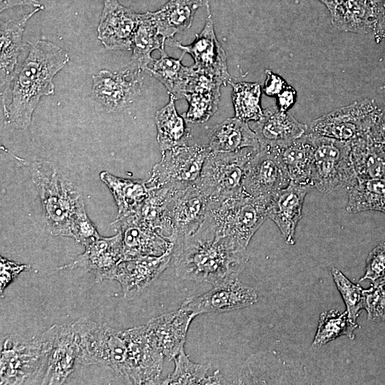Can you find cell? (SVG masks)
Here are the masks:
<instances>
[{"mask_svg":"<svg viewBox=\"0 0 385 385\" xmlns=\"http://www.w3.org/2000/svg\"><path fill=\"white\" fill-rule=\"evenodd\" d=\"M166 207L176 238L194 233L203 222L210 200L194 184L183 188H168Z\"/></svg>","mask_w":385,"mask_h":385,"instance_id":"2e32d148","label":"cell"},{"mask_svg":"<svg viewBox=\"0 0 385 385\" xmlns=\"http://www.w3.org/2000/svg\"><path fill=\"white\" fill-rule=\"evenodd\" d=\"M195 317L180 307L145 324L151 341L165 358L173 359L184 349L188 328Z\"/></svg>","mask_w":385,"mask_h":385,"instance_id":"7402d4cb","label":"cell"},{"mask_svg":"<svg viewBox=\"0 0 385 385\" xmlns=\"http://www.w3.org/2000/svg\"><path fill=\"white\" fill-rule=\"evenodd\" d=\"M330 14L332 24L341 31L373 33L375 17L371 0H344Z\"/></svg>","mask_w":385,"mask_h":385,"instance_id":"4dcf8cb0","label":"cell"},{"mask_svg":"<svg viewBox=\"0 0 385 385\" xmlns=\"http://www.w3.org/2000/svg\"><path fill=\"white\" fill-rule=\"evenodd\" d=\"M68 61V53L51 42L31 44L13 79L11 102L3 110L9 124L18 129L29 126L40 98L54 94L53 78Z\"/></svg>","mask_w":385,"mask_h":385,"instance_id":"7a4b0ae2","label":"cell"},{"mask_svg":"<svg viewBox=\"0 0 385 385\" xmlns=\"http://www.w3.org/2000/svg\"><path fill=\"white\" fill-rule=\"evenodd\" d=\"M257 301L256 291L235 277L213 285L211 289L200 295L187 298L180 308L197 316L240 309Z\"/></svg>","mask_w":385,"mask_h":385,"instance_id":"5bb4252c","label":"cell"},{"mask_svg":"<svg viewBox=\"0 0 385 385\" xmlns=\"http://www.w3.org/2000/svg\"><path fill=\"white\" fill-rule=\"evenodd\" d=\"M139 21L140 14L124 6L118 0H103L98 38L106 49L130 50Z\"/></svg>","mask_w":385,"mask_h":385,"instance_id":"d6986e66","label":"cell"},{"mask_svg":"<svg viewBox=\"0 0 385 385\" xmlns=\"http://www.w3.org/2000/svg\"><path fill=\"white\" fill-rule=\"evenodd\" d=\"M159 51L160 58L154 59L145 71L161 82L175 100L184 98L194 68L182 63L183 52L180 58H175L167 54L164 46Z\"/></svg>","mask_w":385,"mask_h":385,"instance_id":"83f0119b","label":"cell"},{"mask_svg":"<svg viewBox=\"0 0 385 385\" xmlns=\"http://www.w3.org/2000/svg\"><path fill=\"white\" fill-rule=\"evenodd\" d=\"M73 324L78 337V363L108 367L130 384L128 351L123 330L84 319Z\"/></svg>","mask_w":385,"mask_h":385,"instance_id":"5b68a950","label":"cell"},{"mask_svg":"<svg viewBox=\"0 0 385 385\" xmlns=\"http://www.w3.org/2000/svg\"><path fill=\"white\" fill-rule=\"evenodd\" d=\"M380 110L373 99L355 101L314 120L308 130L323 136L351 142L369 135Z\"/></svg>","mask_w":385,"mask_h":385,"instance_id":"30bf717a","label":"cell"},{"mask_svg":"<svg viewBox=\"0 0 385 385\" xmlns=\"http://www.w3.org/2000/svg\"><path fill=\"white\" fill-rule=\"evenodd\" d=\"M381 282H385V276L380 281L375 283Z\"/></svg>","mask_w":385,"mask_h":385,"instance_id":"f5cc1de1","label":"cell"},{"mask_svg":"<svg viewBox=\"0 0 385 385\" xmlns=\"http://www.w3.org/2000/svg\"><path fill=\"white\" fill-rule=\"evenodd\" d=\"M54 333L53 324L31 340L16 334L5 338L0 356V384H41Z\"/></svg>","mask_w":385,"mask_h":385,"instance_id":"277c9868","label":"cell"},{"mask_svg":"<svg viewBox=\"0 0 385 385\" xmlns=\"http://www.w3.org/2000/svg\"><path fill=\"white\" fill-rule=\"evenodd\" d=\"M347 192V212L374 210L385 213V178L357 179Z\"/></svg>","mask_w":385,"mask_h":385,"instance_id":"8d00e7d4","label":"cell"},{"mask_svg":"<svg viewBox=\"0 0 385 385\" xmlns=\"http://www.w3.org/2000/svg\"><path fill=\"white\" fill-rule=\"evenodd\" d=\"M291 180L275 148L258 150L246 165L243 190L254 197H270L286 188Z\"/></svg>","mask_w":385,"mask_h":385,"instance_id":"8fae6325","label":"cell"},{"mask_svg":"<svg viewBox=\"0 0 385 385\" xmlns=\"http://www.w3.org/2000/svg\"><path fill=\"white\" fill-rule=\"evenodd\" d=\"M351 159L357 179L385 178V152L383 145L369 135L351 141Z\"/></svg>","mask_w":385,"mask_h":385,"instance_id":"e575fe53","label":"cell"},{"mask_svg":"<svg viewBox=\"0 0 385 385\" xmlns=\"http://www.w3.org/2000/svg\"><path fill=\"white\" fill-rule=\"evenodd\" d=\"M221 86L223 84L218 79L195 69L184 95L189 106L182 114L186 122L202 123L216 112Z\"/></svg>","mask_w":385,"mask_h":385,"instance_id":"484cf974","label":"cell"},{"mask_svg":"<svg viewBox=\"0 0 385 385\" xmlns=\"http://www.w3.org/2000/svg\"><path fill=\"white\" fill-rule=\"evenodd\" d=\"M175 101L170 94L168 103L155 113L157 140L162 151L188 145L190 136L185 120L177 112Z\"/></svg>","mask_w":385,"mask_h":385,"instance_id":"d590c367","label":"cell"},{"mask_svg":"<svg viewBox=\"0 0 385 385\" xmlns=\"http://www.w3.org/2000/svg\"><path fill=\"white\" fill-rule=\"evenodd\" d=\"M173 259V250L160 256H144L121 261L111 280L122 287L123 297L133 299L144 292L165 270Z\"/></svg>","mask_w":385,"mask_h":385,"instance_id":"e0dca14e","label":"cell"},{"mask_svg":"<svg viewBox=\"0 0 385 385\" xmlns=\"http://www.w3.org/2000/svg\"><path fill=\"white\" fill-rule=\"evenodd\" d=\"M140 72L128 66L116 73L101 70L92 76V94L95 100L107 112L124 110L141 95Z\"/></svg>","mask_w":385,"mask_h":385,"instance_id":"4fadbf2b","label":"cell"},{"mask_svg":"<svg viewBox=\"0 0 385 385\" xmlns=\"http://www.w3.org/2000/svg\"><path fill=\"white\" fill-rule=\"evenodd\" d=\"M313 146L312 180L321 192L348 190L357 182L351 142L339 140L307 130Z\"/></svg>","mask_w":385,"mask_h":385,"instance_id":"52a82bcc","label":"cell"},{"mask_svg":"<svg viewBox=\"0 0 385 385\" xmlns=\"http://www.w3.org/2000/svg\"><path fill=\"white\" fill-rule=\"evenodd\" d=\"M100 237L95 225L87 215L86 209L80 211L73 220L70 237L85 247Z\"/></svg>","mask_w":385,"mask_h":385,"instance_id":"7bdbcfd3","label":"cell"},{"mask_svg":"<svg viewBox=\"0 0 385 385\" xmlns=\"http://www.w3.org/2000/svg\"><path fill=\"white\" fill-rule=\"evenodd\" d=\"M270 197H254L245 192L222 201H210L206 215L221 235L247 247L257 230L268 218Z\"/></svg>","mask_w":385,"mask_h":385,"instance_id":"8992f818","label":"cell"},{"mask_svg":"<svg viewBox=\"0 0 385 385\" xmlns=\"http://www.w3.org/2000/svg\"><path fill=\"white\" fill-rule=\"evenodd\" d=\"M165 41L158 34L152 12L140 14V21L132 39L133 52L128 66L133 70L145 71L154 60L152 52L164 46Z\"/></svg>","mask_w":385,"mask_h":385,"instance_id":"f546056e","label":"cell"},{"mask_svg":"<svg viewBox=\"0 0 385 385\" xmlns=\"http://www.w3.org/2000/svg\"><path fill=\"white\" fill-rule=\"evenodd\" d=\"M208 0H169L152 12L158 34L165 39L190 27L196 11Z\"/></svg>","mask_w":385,"mask_h":385,"instance_id":"f1b7e54d","label":"cell"},{"mask_svg":"<svg viewBox=\"0 0 385 385\" xmlns=\"http://www.w3.org/2000/svg\"><path fill=\"white\" fill-rule=\"evenodd\" d=\"M384 276L385 242L379 244L369 252L366 260L365 273L360 281L369 279L371 283H375Z\"/></svg>","mask_w":385,"mask_h":385,"instance_id":"ee69618b","label":"cell"},{"mask_svg":"<svg viewBox=\"0 0 385 385\" xmlns=\"http://www.w3.org/2000/svg\"><path fill=\"white\" fill-rule=\"evenodd\" d=\"M374 12L373 34L376 43L385 41V0H371Z\"/></svg>","mask_w":385,"mask_h":385,"instance_id":"bcb514c9","label":"cell"},{"mask_svg":"<svg viewBox=\"0 0 385 385\" xmlns=\"http://www.w3.org/2000/svg\"><path fill=\"white\" fill-rule=\"evenodd\" d=\"M364 294L368 319L385 322V282L371 283L369 288L364 289Z\"/></svg>","mask_w":385,"mask_h":385,"instance_id":"b9f144b4","label":"cell"},{"mask_svg":"<svg viewBox=\"0 0 385 385\" xmlns=\"http://www.w3.org/2000/svg\"><path fill=\"white\" fill-rule=\"evenodd\" d=\"M112 225L121 233L123 260L160 256L173 249L174 242L141 224L132 214L116 217Z\"/></svg>","mask_w":385,"mask_h":385,"instance_id":"44dd1931","label":"cell"},{"mask_svg":"<svg viewBox=\"0 0 385 385\" xmlns=\"http://www.w3.org/2000/svg\"><path fill=\"white\" fill-rule=\"evenodd\" d=\"M123 260L121 233L101 236L85 246L84 252L73 262L57 270L82 269L92 274L97 282L111 279L118 265Z\"/></svg>","mask_w":385,"mask_h":385,"instance_id":"ac0fdd59","label":"cell"},{"mask_svg":"<svg viewBox=\"0 0 385 385\" xmlns=\"http://www.w3.org/2000/svg\"><path fill=\"white\" fill-rule=\"evenodd\" d=\"M210 153L207 145H183L162 151V158L146 180L148 189L183 188L196 184Z\"/></svg>","mask_w":385,"mask_h":385,"instance_id":"9c48e42d","label":"cell"},{"mask_svg":"<svg viewBox=\"0 0 385 385\" xmlns=\"http://www.w3.org/2000/svg\"><path fill=\"white\" fill-rule=\"evenodd\" d=\"M55 333L41 384H62L78 363V337L73 323L54 324Z\"/></svg>","mask_w":385,"mask_h":385,"instance_id":"ffe728a7","label":"cell"},{"mask_svg":"<svg viewBox=\"0 0 385 385\" xmlns=\"http://www.w3.org/2000/svg\"><path fill=\"white\" fill-rule=\"evenodd\" d=\"M206 7L207 16L205 26L195 35L192 43L183 45L178 41H172L170 45L190 54L194 60L192 67L195 70L218 79L223 86H226L232 81V78L227 70L226 53L215 33L209 1Z\"/></svg>","mask_w":385,"mask_h":385,"instance_id":"7c38bea8","label":"cell"},{"mask_svg":"<svg viewBox=\"0 0 385 385\" xmlns=\"http://www.w3.org/2000/svg\"><path fill=\"white\" fill-rule=\"evenodd\" d=\"M208 138L207 145L212 152H235L245 148L260 150L257 137L248 123L235 117L213 126Z\"/></svg>","mask_w":385,"mask_h":385,"instance_id":"4316f807","label":"cell"},{"mask_svg":"<svg viewBox=\"0 0 385 385\" xmlns=\"http://www.w3.org/2000/svg\"><path fill=\"white\" fill-rule=\"evenodd\" d=\"M291 181L312 186V162L313 146L308 132L289 145L275 148Z\"/></svg>","mask_w":385,"mask_h":385,"instance_id":"836d02e7","label":"cell"},{"mask_svg":"<svg viewBox=\"0 0 385 385\" xmlns=\"http://www.w3.org/2000/svg\"><path fill=\"white\" fill-rule=\"evenodd\" d=\"M266 79L262 88L265 95L276 97L288 84L280 76L270 70H265Z\"/></svg>","mask_w":385,"mask_h":385,"instance_id":"7dc6e473","label":"cell"},{"mask_svg":"<svg viewBox=\"0 0 385 385\" xmlns=\"http://www.w3.org/2000/svg\"><path fill=\"white\" fill-rule=\"evenodd\" d=\"M313 188L290 181L286 188L277 192L270 200L267 217L276 224L289 245L295 243V230L302 217L304 200Z\"/></svg>","mask_w":385,"mask_h":385,"instance_id":"cb8c5ba5","label":"cell"},{"mask_svg":"<svg viewBox=\"0 0 385 385\" xmlns=\"http://www.w3.org/2000/svg\"><path fill=\"white\" fill-rule=\"evenodd\" d=\"M232 86L235 117L245 121H257L263 114L261 107L262 88L258 83H230Z\"/></svg>","mask_w":385,"mask_h":385,"instance_id":"ab89813d","label":"cell"},{"mask_svg":"<svg viewBox=\"0 0 385 385\" xmlns=\"http://www.w3.org/2000/svg\"><path fill=\"white\" fill-rule=\"evenodd\" d=\"M297 98V91L290 85H287L277 96L276 103L277 108L283 112L292 107Z\"/></svg>","mask_w":385,"mask_h":385,"instance_id":"c3c4849f","label":"cell"},{"mask_svg":"<svg viewBox=\"0 0 385 385\" xmlns=\"http://www.w3.org/2000/svg\"><path fill=\"white\" fill-rule=\"evenodd\" d=\"M321 1L322 4H324L329 12L333 10V9L339 4L340 2H342L344 0H318Z\"/></svg>","mask_w":385,"mask_h":385,"instance_id":"816d5d0a","label":"cell"},{"mask_svg":"<svg viewBox=\"0 0 385 385\" xmlns=\"http://www.w3.org/2000/svg\"><path fill=\"white\" fill-rule=\"evenodd\" d=\"M260 150L245 148L235 152L210 151L197 185L210 201H222L243 194L247 163Z\"/></svg>","mask_w":385,"mask_h":385,"instance_id":"ba28073f","label":"cell"},{"mask_svg":"<svg viewBox=\"0 0 385 385\" xmlns=\"http://www.w3.org/2000/svg\"><path fill=\"white\" fill-rule=\"evenodd\" d=\"M30 268L28 265L18 264L2 256L0 257V291L1 294L6 287L22 272Z\"/></svg>","mask_w":385,"mask_h":385,"instance_id":"f6af8a7d","label":"cell"},{"mask_svg":"<svg viewBox=\"0 0 385 385\" xmlns=\"http://www.w3.org/2000/svg\"><path fill=\"white\" fill-rule=\"evenodd\" d=\"M384 150L385 152V145H383Z\"/></svg>","mask_w":385,"mask_h":385,"instance_id":"db71d44e","label":"cell"},{"mask_svg":"<svg viewBox=\"0 0 385 385\" xmlns=\"http://www.w3.org/2000/svg\"><path fill=\"white\" fill-rule=\"evenodd\" d=\"M175 368L172 373L159 384H225L226 381L218 370L208 376L209 364L192 362L183 349L174 359Z\"/></svg>","mask_w":385,"mask_h":385,"instance_id":"74e56055","label":"cell"},{"mask_svg":"<svg viewBox=\"0 0 385 385\" xmlns=\"http://www.w3.org/2000/svg\"><path fill=\"white\" fill-rule=\"evenodd\" d=\"M358 327L356 322L349 317L346 311L331 309L323 312L319 316L312 345L321 347L342 336L354 339V330Z\"/></svg>","mask_w":385,"mask_h":385,"instance_id":"f35d334b","label":"cell"},{"mask_svg":"<svg viewBox=\"0 0 385 385\" xmlns=\"http://www.w3.org/2000/svg\"><path fill=\"white\" fill-rule=\"evenodd\" d=\"M17 6H30L43 9V6L38 0H0V11Z\"/></svg>","mask_w":385,"mask_h":385,"instance_id":"f907efd6","label":"cell"},{"mask_svg":"<svg viewBox=\"0 0 385 385\" xmlns=\"http://www.w3.org/2000/svg\"><path fill=\"white\" fill-rule=\"evenodd\" d=\"M332 274L344 302L349 317L356 322L360 311L365 307L364 289L352 283L337 268H332Z\"/></svg>","mask_w":385,"mask_h":385,"instance_id":"60d3db41","label":"cell"},{"mask_svg":"<svg viewBox=\"0 0 385 385\" xmlns=\"http://www.w3.org/2000/svg\"><path fill=\"white\" fill-rule=\"evenodd\" d=\"M101 180L110 190L118 207L117 217L135 212L148 195L146 182L115 176L107 171L100 173Z\"/></svg>","mask_w":385,"mask_h":385,"instance_id":"d6a6232c","label":"cell"},{"mask_svg":"<svg viewBox=\"0 0 385 385\" xmlns=\"http://www.w3.org/2000/svg\"><path fill=\"white\" fill-rule=\"evenodd\" d=\"M31 173L49 232L54 236L70 237L73 218L86 209L81 193L51 162H34Z\"/></svg>","mask_w":385,"mask_h":385,"instance_id":"3957f363","label":"cell"},{"mask_svg":"<svg viewBox=\"0 0 385 385\" xmlns=\"http://www.w3.org/2000/svg\"><path fill=\"white\" fill-rule=\"evenodd\" d=\"M250 126L255 133L260 149L285 147L302 137L308 126L299 122L277 106L263 109L262 117Z\"/></svg>","mask_w":385,"mask_h":385,"instance_id":"603a6c76","label":"cell"},{"mask_svg":"<svg viewBox=\"0 0 385 385\" xmlns=\"http://www.w3.org/2000/svg\"><path fill=\"white\" fill-rule=\"evenodd\" d=\"M167 190L168 188L149 189L147 198L132 215L141 224L174 242L176 235L166 207Z\"/></svg>","mask_w":385,"mask_h":385,"instance_id":"1f68e13d","label":"cell"},{"mask_svg":"<svg viewBox=\"0 0 385 385\" xmlns=\"http://www.w3.org/2000/svg\"><path fill=\"white\" fill-rule=\"evenodd\" d=\"M42 9L35 8L18 19L1 23L0 29V91L3 109L6 106L7 93L13 81L22 46L27 21Z\"/></svg>","mask_w":385,"mask_h":385,"instance_id":"d4e9b609","label":"cell"},{"mask_svg":"<svg viewBox=\"0 0 385 385\" xmlns=\"http://www.w3.org/2000/svg\"><path fill=\"white\" fill-rule=\"evenodd\" d=\"M172 260L178 277L215 285L238 277L247 255L233 239L217 233L206 215L194 233L175 239Z\"/></svg>","mask_w":385,"mask_h":385,"instance_id":"6da1fadb","label":"cell"},{"mask_svg":"<svg viewBox=\"0 0 385 385\" xmlns=\"http://www.w3.org/2000/svg\"><path fill=\"white\" fill-rule=\"evenodd\" d=\"M128 345L130 384H159L162 353L151 341L145 324L123 330Z\"/></svg>","mask_w":385,"mask_h":385,"instance_id":"9a60e30c","label":"cell"},{"mask_svg":"<svg viewBox=\"0 0 385 385\" xmlns=\"http://www.w3.org/2000/svg\"><path fill=\"white\" fill-rule=\"evenodd\" d=\"M369 135L374 142L385 145V108H381Z\"/></svg>","mask_w":385,"mask_h":385,"instance_id":"681fc988","label":"cell"}]
</instances>
